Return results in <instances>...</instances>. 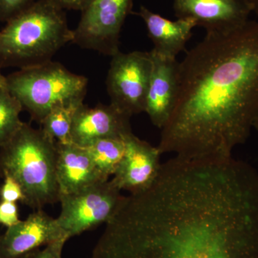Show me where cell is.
I'll use <instances>...</instances> for the list:
<instances>
[{"label": "cell", "instance_id": "e0dca14e", "mask_svg": "<svg viewBox=\"0 0 258 258\" xmlns=\"http://www.w3.org/2000/svg\"><path fill=\"white\" fill-rule=\"evenodd\" d=\"M83 98L62 103L55 107L41 122V128L50 138L59 143L71 142L73 121Z\"/></svg>", "mask_w": 258, "mask_h": 258}, {"label": "cell", "instance_id": "9a60e30c", "mask_svg": "<svg viewBox=\"0 0 258 258\" xmlns=\"http://www.w3.org/2000/svg\"><path fill=\"white\" fill-rule=\"evenodd\" d=\"M135 14L145 23L148 35L154 43L153 52L173 58L185 50L193 28L198 26L192 19L179 18L172 21L153 13L143 5Z\"/></svg>", "mask_w": 258, "mask_h": 258}, {"label": "cell", "instance_id": "9c48e42d", "mask_svg": "<svg viewBox=\"0 0 258 258\" xmlns=\"http://www.w3.org/2000/svg\"><path fill=\"white\" fill-rule=\"evenodd\" d=\"M125 152L111 181L120 190L137 195L152 187L160 174V151L136 137H123Z\"/></svg>", "mask_w": 258, "mask_h": 258}, {"label": "cell", "instance_id": "8fae6325", "mask_svg": "<svg viewBox=\"0 0 258 258\" xmlns=\"http://www.w3.org/2000/svg\"><path fill=\"white\" fill-rule=\"evenodd\" d=\"M66 238L56 221L37 210L0 236V257L21 258L29 252L60 239Z\"/></svg>", "mask_w": 258, "mask_h": 258}, {"label": "cell", "instance_id": "7c38bea8", "mask_svg": "<svg viewBox=\"0 0 258 258\" xmlns=\"http://www.w3.org/2000/svg\"><path fill=\"white\" fill-rule=\"evenodd\" d=\"M130 118L111 103L93 108L83 103L74 116L71 142L85 148L101 139H123L132 132Z\"/></svg>", "mask_w": 258, "mask_h": 258}, {"label": "cell", "instance_id": "5b68a950", "mask_svg": "<svg viewBox=\"0 0 258 258\" xmlns=\"http://www.w3.org/2000/svg\"><path fill=\"white\" fill-rule=\"evenodd\" d=\"M88 79L52 60L20 69L6 76V86L37 123L55 107L84 99Z\"/></svg>", "mask_w": 258, "mask_h": 258}, {"label": "cell", "instance_id": "2e32d148", "mask_svg": "<svg viewBox=\"0 0 258 258\" xmlns=\"http://www.w3.org/2000/svg\"><path fill=\"white\" fill-rule=\"evenodd\" d=\"M101 176L109 180L113 176L125 152L123 139H105L85 147Z\"/></svg>", "mask_w": 258, "mask_h": 258}, {"label": "cell", "instance_id": "52a82bcc", "mask_svg": "<svg viewBox=\"0 0 258 258\" xmlns=\"http://www.w3.org/2000/svg\"><path fill=\"white\" fill-rule=\"evenodd\" d=\"M152 71L150 52L118 51L112 56L106 79L111 104L129 117L145 112Z\"/></svg>", "mask_w": 258, "mask_h": 258}, {"label": "cell", "instance_id": "6da1fadb", "mask_svg": "<svg viewBox=\"0 0 258 258\" xmlns=\"http://www.w3.org/2000/svg\"><path fill=\"white\" fill-rule=\"evenodd\" d=\"M91 258H258V176L225 161L171 160L125 196Z\"/></svg>", "mask_w": 258, "mask_h": 258}, {"label": "cell", "instance_id": "d4e9b609", "mask_svg": "<svg viewBox=\"0 0 258 258\" xmlns=\"http://www.w3.org/2000/svg\"><path fill=\"white\" fill-rule=\"evenodd\" d=\"M6 87V76H3L0 71V89Z\"/></svg>", "mask_w": 258, "mask_h": 258}, {"label": "cell", "instance_id": "44dd1931", "mask_svg": "<svg viewBox=\"0 0 258 258\" xmlns=\"http://www.w3.org/2000/svg\"><path fill=\"white\" fill-rule=\"evenodd\" d=\"M67 241V239H60L44 246V248L29 252L21 258H62V250Z\"/></svg>", "mask_w": 258, "mask_h": 258}, {"label": "cell", "instance_id": "3957f363", "mask_svg": "<svg viewBox=\"0 0 258 258\" xmlns=\"http://www.w3.org/2000/svg\"><path fill=\"white\" fill-rule=\"evenodd\" d=\"M57 144L41 128L24 123L0 147V176L21 186L23 204L34 210L60 202L57 179Z\"/></svg>", "mask_w": 258, "mask_h": 258}, {"label": "cell", "instance_id": "7a4b0ae2", "mask_svg": "<svg viewBox=\"0 0 258 258\" xmlns=\"http://www.w3.org/2000/svg\"><path fill=\"white\" fill-rule=\"evenodd\" d=\"M258 115V22L210 32L179 63L177 93L158 149L185 159L232 157Z\"/></svg>", "mask_w": 258, "mask_h": 258}, {"label": "cell", "instance_id": "7402d4cb", "mask_svg": "<svg viewBox=\"0 0 258 258\" xmlns=\"http://www.w3.org/2000/svg\"><path fill=\"white\" fill-rule=\"evenodd\" d=\"M18 205L10 202L0 201V225L7 228L20 222Z\"/></svg>", "mask_w": 258, "mask_h": 258}, {"label": "cell", "instance_id": "ac0fdd59", "mask_svg": "<svg viewBox=\"0 0 258 258\" xmlns=\"http://www.w3.org/2000/svg\"><path fill=\"white\" fill-rule=\"evenodd\" d=\"M23 108L8 88L0 89V147L14 137L24 122L20 118Z\"/></svg>", "mask_w": 258, "mask_h": 258}, {"label": "cell", "instance_id": "5bb4252c", "mask_svg": "<svg viewBox=\"0 0 258 258\" xmlns=\"http://www.w3.org/2000/svg\"><path fill=\"white\" fill-rule=\"evenodd\" d=\"M56 144L57 179L60 195L79 192L108 181L100 174L85 148L72 142Z\"/></svg>", "mask_w": 258, "mask_h": 258}, {"label": "cell", "instance_id": "4fadbf2b", "mask_svg": "<svg viewBox=\"0 0 258 258\" xmlns=\"http://www.w3.org/2000/svg\"><path fill=\"white\" fill-rule=\"evenodd\" d=\"M152 71L148 89L145 112L153 124L162 128L170 118L177 93L179 63L176 58L150 51Z\"/></svg>", "mask_w": 258, "mask_h": 258}, {"label": "cell", "instance_id": "ba28073f", "mask_svg": "<svg viewBox=\"0 0 258 258\" xmlns=\"http://www.w3.org/2000/svg\"><path fill=\"white\" fill-rule=\"evenodd\" d=\"M134 0H93L83 10L74 30L73 42L83 48L113 56L119 51V37Z\"/></svg>", "mask_w": 258, "mask_h": 258}, {"label": "cell", "instance_id": "d6986e66", "mask_svg": "<svg viewBox=\"0 0 258 258\" xmlns=\"http://www.w3.org/2000/svg\"><path fill=\"white\" fill-rule=\"evenodd\" d=\"M34 2V0H0V21L8 23L23 13Z\"/></svg>", "mask_w": 258, "mask_h": 258}, {"label": "cell", "instance_id": "277c9868", "mask_svg": "<svg viewBox=\"0 0 258 258\" xmlns=\"http://www.w3.org/2000/svg\"><path fill=\"white\" fill-rule=\"evenodd\" d=\"M73 40L63 10L50 0L34 2L0 31V66L23 69L45 63Z\"/></svg>", "mask_w": 258, "mask_h": 258}, {"label": "cell", "instance_id": "603a6c76", "mask_svg": "<svg viewBox=\"0 0 258 258\" xmlns=\"http://www.w3.org/2000/svg\"><path fill=\"white\" fill-rule=\"evenodd\" d=\"M62 10H79L86 9L93 0H50Z\"/></svg>", "mask_w": 258, "mask_h": 258}, {"label": "cell", "instance_id": "cb8c5ba5", "mask_svg": "<svg viewBox=\"0 0 258 258\" xmlns=\"http://www.w3.org/2000/svg\"><path fill=\"white\" fill-rule=\"evenodd\" d=\"M249 5L252 13H255L258 16V0H245Z\"/></svg>", "mask_w": 258, "mask_h": 258}, {"label": "cell", "instance_id": "8992f818", "mask_svg": "<svg viewBox=\"0 0 258 258\" xmlns=\"http://www.w3.org/2000/svg\"><path fill=\"white\" fill-rule=\"evenodd\" d=\"M113 181L108 180L74 194L61 195V210L56 221L66 238L81 235L110 221L125 196Z\"/></svg>", "mask_w": 258, "mask_h": 258}, {"label": "cell", "instance_id": "30bf717a", "mask_svg": "<svg viewBox=\"0 0 258 258\" xmlns=\"http://www.w3.org/2000/svg\"><path fill=\"white\" fill-rule=\"evenodd\" d=\"M173 9L177 19H192L207 33L240 28L252 13L245 0H173Z\"/></svg>", "mask_w": 258, "mask_h": 258}, {"label": "cell", "instance_id": "484cf974", "mask_svg": "<svg viewBox=\"0 0 258 258\" xmlns=\"http://www.w3.org/2000/svg\"><path fill=\"white\" fill-rule=\"evenodd\" d=\"M253 128L255 129V130L258 132V115L257 118L254 120Z\"/></svg>", "mask_w": 258, "mask_h": 258}, {"label": "cell", "instance_id": "4316f807", "mask_svg": "<svg viewBox=\"0 0 258 258\" xmlns=\"http://www.w3.org/2000/svg\"><path fill=\"white\" fill-rule=\"evenodd\" d=\"M0 258H1V257H0Z\"/></svg>", "mask_w": 258, "mask_h": 258}, {"label": "cell", "instance_id": "ffe728a7", "mask_svg": "<svg viewBox=\"0 0 258 258\" xmlns=\"http://www.w3.org/2000/svg\"><path fill=\"white\" fill-rule=\"evenodd\" d=\"M3 179L4 181L0 187V199L2 201L23 203V191L20 185L11 176H5Z\"/></svg>", "mask_w": 258, "mask_h": 258}]
</instances>
